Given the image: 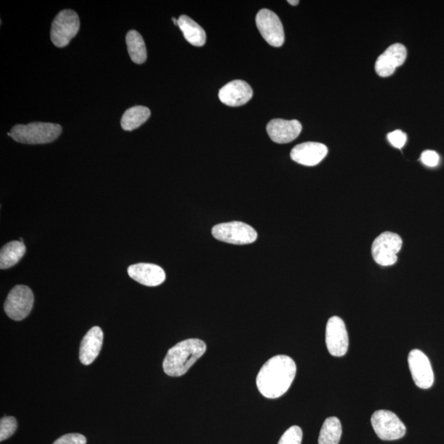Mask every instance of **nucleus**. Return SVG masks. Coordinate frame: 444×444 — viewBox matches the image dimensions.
Returning <instances> with one entry per match:
<instances>
[{
  "mask_svg": "<svg viewBox=\"0 0 444 444\" xmlns=\"http://www.w3.org/2000/svg\"><path fill=\"white\" fill-rule=\"evenodd\" d=\"M296 365L292 358L279 355L268 360L259 370L256 384L263 396L276 399L289 390L296 375Z\"/></svg>",
  "mask_w": 444,
  "mask_h": 444,
  "instance_id": "f257e3e1",
  "label": "nucleus"
},
{
  "mask_svg": "<svg viewBox=\"0 0 444 444\" xmlns=\"http://www.w3.org/2000/svg\"><path fill=\"white\" fill-rule=\"evenodd\" d=\"M207 351V345L200 339H187L170 348L163 361L164 372L170 377L185 374Z\"/></svg>",
  "mask_w": 444,
  "mask_h": 444,
  "instance_id": "f03ea898",
  "label": "nucleus"
},
{
  "mask_svg": "<svg viewBox=\"0 0 444 444\" xmlns=\"http://www.w3.org/2000/svg\"><path fill=\"white\" fill-rule=\"evenodd\" d=\"M62 133V127L57 123L33 122L12 128L8 135L23 144H46L54 142Z\"/></svg>",
  "mask_w": 444,
  "mask_h": 444,
  "instance_id": "7ed1b4c3",
  "label": "nucleus"
},
{
  "mask_svg": "<svg viewBox=\"0 0 444 444\" xmlns=\"http://www.w3.org/2000/svg\"><path fill=\"white\" fill-rule=\"evenodd\" d=\"M212 234L216 240L238 245L253 244L258 239L257 232L241 221L216 225L212 228Z\"/></svg>",
  "mask_w": 444,
  "mask_h": 444,
  "instance_id": "20e7f679",
  "label": "nucleus"
},
{
  "mask_svg": "<svg viewBox=\"0 0 444 444\" xmlns=\"http://www.w3.org/2000/svg\"><path fill=\"white\" fill-rule=\"evenodd\" d=\"M79 28V15L74 10H63L53 21L50 31L51 41L55 46L63 48L78 34Z\"/></svg>",
  "mask_w": 444,
  "mask_h": 444,
  "instance_id": "39448f33",
  "label": "nucleus"
},
{
  "mask_svg": "<svg viewBox=\"0 0 444 444\" xmlns=\"http://www.w3.org/2000/svg\"><path fill=\"white\" fill-rule=\"evenodd\" d=\"M371 424L375 433L382 441H396L404 437L407 432V428L398 416L386 410L375 412L371 417Z\"/></svg>",
  "mask_w": 444,
  "mask_h": 444,
  "instance_id": "423d86ee",
  "label": "nucleus"
},
{
  "mask_svg": "<svg viewBox=\"0 0 444 444\" xmlns=\"http://www.w3.org/2000/svg\"><path fill=\"white\" fill-rule=\"evenodd\" d=\"M401 247L403 240L398 234L382 233L373 242V259L380 266L394 265L398 261V254Z\"/></svg>",
  "mask_w": 444,
  "mask_h": 444,
  "instance_id": "0eeeda50",
  "label": "nucleus"
},
{
  "mask_svg": "<svg viewBox=\"0 0 444 444\" xmlns=\"http://www.w3.org/2000/svg\"><path fill=\"white\" fill-rule=\"evenodd\" d=\"M34 294L27 285H16L4 303V311L12 320L21 321L27 318L32 310Z\"/></svg>",
  "mask_w": 444,
  "mask_h": 444,
  "instance_id": "6e6552de",
  "label": "nucleus"
},
{
  "mask_svg": "<svg viewBox=\"0 0 444 444\" xmlns=\"http://www.w3.org/2000/svg\"><path fill=\"white\" fill-rule=\"evenodd\" d=\"M256 25L260 34L268 43L273 47H281L285 41L283 23L279 17L271 10H260L256 16Z\"/></svg>",
  "mask_w": 444,
  "mask_h": 444,
  "instance_id": "1a4fd4ad",
  "label": "nucleus"
},
{
  "mask_svg": "<svg viewBox=\"0 0 444 444\" xmlns=\"http://www.w3.org/2000/svg\"><path fill=\"white\" fill-rule=\"evenodd\" d=\"M326 345L332 356L341 357L347 354L349 337L343 320L337 316L328 320L326 327Z\"/></svg>",
  "mask_w": 444,
  "mask_h": 444,
  "instance_id": "9d476101",
  "label": "nucleus"
},
{
  "mask_svg": "<svg viewBox=\"0 0 444 444\" xmlns=\"http://www.w3.org/2000/svg\"><path fill=\"white\" fill-rule=\"evenodd\" d=\"M408 364L416 385L422 390L433 386L434 374L429 358L420 350H412L409 354Z\"/></svg>",
  "mask_w": 444,
  "mask_h": 444,
  "instance_id": "9b49d317",
  "label": "nucleus"
},
{
  "mask_svg": "<svg viewBox=\"0 0 444 444\" xmlns=\"http://www.w3.org/2000/svg\"><path fill=\"white\" fill-rule=\"evenodd\" d=\"M407 57V51L403 45H392L378 58L375 71L380 77H390L394 74L396 68L403 65Z\"/></svg>",
  "mask_w": 444,
  "mask_h": 444,
  "instance_id": "f8f14e48",
  "label": "nucleus"
},
{
  "mask_svg": "<svg viewBox=\"0 0 444 444\" xmlns=\"http://www.w3.org/2000/svg\"><path fill=\"white\" fill-rule=\"evenodd\" d=\"M253 94V89L245 81L234 80L220 90L219 99L226 105L238 108L248 103Z\"/></svg>",
  "mask_w": 444,
  "mask_h": 444,
  "instance_id": "ddd939ff",
  "label": "nucleus"
},
{
  "mask_svg": "<svg viewBox=\"0 0 444 444\" xmlns=\"http://www.w3.org/2000/svg\"><path fill=\"white\" fill-rule=\"evenodd\" d=\"M302 131V125L298 121H285L275 119L268 123L267 132L273 142L288 143L298 138Z\"/></svg>",
  "mask_w": 444,
  "mask_h": 444,
  "instance_id": "4468645a",
  "label": "nucleus"
},
{
  "mask_svg": "<svg viewBox=\"0 0 444 444\" xmlns=\"http://www.w3.org/2000/svg\"><path fill=\"white\" fill-rule=\"evenodd\" d=\"M327 152L325 145L308 142L299 144L294 147L290 152V157L299 164L314 166L319 164L326 157Z\"/></svg>",
  "mask_w": 444,
  "mask_h": 444,
  "instance_id": "2eb2a0df",
  "label": "nucleus"
},
{
  "mask_svg": "<svg viewBox=\"0 0 444 444\" xmlns=\"http://www.w3.org/2000/svg\"><path fill=\"white\" fill-rule=\"evenodd\" d=\"M132 279L147 287H157L164 283L165 272L161 267L152 263H137L128 268Z\"/></svg>",
  "mask_w": 444,
  "mask_h": 444,
  "instance_id": "dca6fc26",
  "label": "nucleus"
},
{
  "mask_svg": "<svg viewBox=\"0 0 444 444\" xmlns=\"http://www.w3.org/2000/svg\"><path fill=\"white\" fill-rule=\"evenodd\" d=\"M103 332L99 327H93L85 335L80 345L79 359L84 365H91L101 352L103 345Z\"/></svg>",
  "mask_w": 444,
  "mask_h": 444,
  "instance_id": "f3484780",
  "label": "nucleus"
},
{
  "mask_svg": "<svg viewBox=\"0 0 444 444\" xmlns=\"http://www.w3.org/2000/svg\"><path fill=\"white\" fill-rule=\"evenodd\" d=\"M178 27L181 28L186 41L191 45L203 46L206 43V32L190 17L186 15L179 17Z\"/></svg>",
  "mask_w": 444,
  "mask_h": 444,
  "instance_id": "a211bd4d",
  "label": "nucleus"
},
{
  "mask_svg": "<svg viewBox=\"0 0 444 444\" xmlns=\"http://www.w3.org/2000/svg\"><path fill=\"white\" fill-rule=\"evenodd\" d=\"M151 111L142 105L134 106L127 110L121 119L122 129L125 131H133L150 118Z\"/></svg>",
  "mask_w": 444,
  "mask_h": 444,
  "instance_id": "6ab92c4d",
  "label": "nucleus"
},
{
  "mask_svg": "<svg viewBox=\"0 0 444 444\" xmlns=\"http://www.w3.org/2000/svg\"><path fill=\"white\" fill-rule=\"evenodd\" d=\"M25 252L26 247L23 242L8 243L0 252V268L8 269L14 267L22 259Z\"/></svg>",
  "mask_w": 444,
  "mask_h": 444,
  "instance_id": "aec40b11",
  "label": "nucleus"
},
{
  "mask_svg": "<svg viewBox=\"0 0 444 444\" xmlns=\"http://www.w3.org/2000/svg\"><path fill=\"white\" fill-rule=\"evenodd\" d=\"M126 43L132 61L138 65H142L146 61L148 57L146 46L143 37L138 32L132 30L128 32Z\"/></svg>",
  "mask_w": 444,
  "mask_h": 444,
  "instance_id": "412c9836",
  "label": "nucleus"
},
{
  "mask_svg": "<svg viewBox=\"0 0 444 444\" xmlns=\"http://www.w3.org/2000/svg\"><path fill=\"white\" fill-rule=\"evenodd\" d=\"M341 434H343V427L339 418H327L320 431L319 444H339Z\"/></svg>",
  "mask_w": 444,
  "mask_h": 444,
  "instance_id": "4be33fe9",
  "label": "nucleus"
},
{
  "mask_svg": "<svg viewBox=\"0 0 444 444\" xmlns=\"http://www.w3.org/2000/svg\"><path fill=\"white\" fill-rule=\"evenodd\" d=\"M18 428V423L14 417L6 416L0 421V441H6L10 438Z\"/></svg>",
  "mask_w": 444,
  "mask_h": 444,
  "instance_id": "5701e85b",
  "label": "nucleus"
},
{
  "mask_svg": "<svg viewBox=\"0 0 444 444\" xmlns=\"http://www.w3.org/2000/svg\"><path fill=\"white\" fill-rule=\"evenodd\" d=\"M303 431L301 427L294 425L290 427L281 437L279 444H301Z\"/></svg>",
  "mask_w": 444,
  "mask_h": 444,
  "instance_id": "b1692460",
  "label": "nucleus"
},
{
  "mask_svg": "<svg viewBox=\"0 0 444 444\" xmlns=\"http://www.w3.org/2000/svg\"><path fill=\"white\" fill-rule=\"evenodd\" d=\"M87 438L80 434H67L57 439L53 444H86Z\"/></svg>",
  "mask_w": 444,
  "mask_h": 444,
  "instance_id": "393cba45",
  "label": "nucleus"
},
{
  "mask_svg": "<svg viewBox=\"0 0 444 444\" xmlns=\"http://www.w3.org/2000/svg\"><path fill=\"white\" fill-rule=\"evenodd\" d=\"M387 139L392 146L401 149L407 143V136L401 130H395L387 134Z\"/></svg>",
  "mask_w": 444,
  "mask_h": 444,
  "instance_id": "a878e982",
  "label": "nucleus"
},
{
  "mask_svg": "<svg viewBox=\"0 0 444 444\" xmlns=\"http://www.w3.org/2000/svg\"><path fill=\"white\" fill-rule=\"evenodd\" d=\"M421 161L429 168H435L439 163V156L436 152L427 150L422 153Z\"/></svg>",
  "mask_w": 444,
  "mask_h": 444,
  "instance_id": "bb28decb",
  "label": "nucleus"
},
{
  "mask_svg": "<svg viewBox=\"0 0 444 444\" xmlns=\"http://www.w3.org/2000/svg\"><path fill=\"white\" fill-rule=\"evenodd\" d=\"M288 3L290 4H292V6H297V4L299 3V1L298 0H296V1H292V0H289Z\"/></svg>",
  "mask_w": 444,
  "mask_h": 444,
  "instance_id": "cd10ccee",
  "label": "nucleus"
},
{
  "mask_svg": "<svg viewBox=\"0 0 444 444\" xmlns=\"http://www.w3.org/2000/svg\"><path fill=\"white\" fill-rule=\"evenodd\" d=\"M174 24L178 26V20L176 19H172Z\"/></svg>",
  "mask_w": 444,
  "mask_h": 444,
  "instance_id": "c85d7f7f",
  "label": "nucleus"
}]
</instances>
